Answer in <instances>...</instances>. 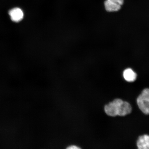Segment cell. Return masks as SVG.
Returning <instances> with one entry per match:
<instances>
[{
    "instance_id": "6",
    "label": "cell",
    "mask_w": 149,
    "mask_h": 149,
    "mask_svg": "<svg viewBox=\"0 0 149 149\" xmlns=\"http://www.w3.org/2000/svg\"><path fill=\"white\" fill-rule=\"evenodd\" d=\"M123 76L125 79L129 82H133L137 78V74L131 68H128L124 70Z\"/></svg>"
},
{
    "instance_id": "7",
    "label": "cell",
    "mask_w": 149,
    "mask_h": 149,
    "mask_svg": "<svg viewBox=\"0 0 149 149\" xmlns=\"http://www.w3.org/2000/svg\"><path fill=\"white\" fill-rule=\"evenodd\" d=\"M67 148L68 149H79L80 148L79 147L75 146V145H71L68 147Z\"/></svg>"
},
{
    "instance_id": "1",
    "label": "cell",
    "mask_w": 149,
    "mask_h": 149,
    "mask_svg": "<svg viewBox=\"0 0 149 149\" xmlns=\"http://www.w3.org/2000/svg\"><path fill=\"white\" fill-rule=\"evenodd\" d=\"M105 111L109 116H125L131 113L132 107L128 102L116 99L105 106Z\"/></svg>"
},
{
    "instance_id": "5",
    "label": "cell",
    "mask_w": 149,
    "mask_h": 149,
    "mask_svg": "<svg viewBox=\"0 0 149 149\" xmlns=\"http://www.w3.org/2000/svg\"><path fill=\"white\" fill-rule=\"evenodd\" d=\"M137 146L139 149H149V135L140 136L137 141Z\"/></svg>"
},
{
    "instance_id": "2",
    "label": "cell",
    "mask_w": 149,
    "mask_h": 149,
    "mask_svg": "<svg viewBox=\"0 0 149 149\" xmlns=\"http://www.w3.org/2000/svg\"><path fill=\"white\" fill-rule=\"evenodd\" d=\"M138 106L143 113L149 114V89L143 90L137 99Z\"/></svg>"
},
{
    "instance_id": "3",
    "label": "cell",
    "mask_w": 149,
    "mask_h": 149,
    "mask_svg": "<svg viewBox=\"0 0 149 149\" xmlns=\"http://www.w3.org/2000/svg\"><path fill=\"white\" fill-rule=\"evenodd\" d=\"M123 3L124 0H106L104 5L107 12H114L120 10Z\"/></svg>"
},
{
    "instance_id": "4",
    "label": "cell",
    "mask_w": 149,
    "mask_h": 149,
    "mask_svg": "<svg viewBox=\"0 0 149 149\" xmlns=\"http://www.w3.org/2000/svg\"><path fill=\"white\" fill-rule=\"evenodd\" d=\"M9 14L11 19L15 22H18L23 19L24 14L23 10L20 8H14L9 11Z\"/></svg>"
}]
</instances>
